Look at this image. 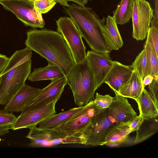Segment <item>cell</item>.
Returning <instances> with one entry per match:
<instances>
[{"label": "cell", "mask_w": 158, "mask_h": 158, "mask_svg": "<svg viewBox=\"0 0 158 158\" xmlns=\"http://www.w3.org/2000/svg\"><path fill=\"white\" fill-rule=\"evenodd\" d=\"M27 35L26 47L57 66L67 77L75 63L63 35L47 29L31 30Z\"/></svg>", "instance_id": "1"}, {"label": "cell", "mask_w": 158, "mask_h": 158, "mask_svg": "<svg viewBox=\"0 0 158 158\" xmlns=\"http://www.w3.org/2000/svg\"><path fill=\"white\" fill-rule=\"evenodd\" d=\"M92 50L98 53H109L112 50L102 35L101 29L105 18L101 19L91 8L73 3L64 8Z\"/></svg>", "instance_id": "2"}, {"label": "cell", "mask_w": 158, "mask_h": 158, "mask_svg": "<svg viewBox=\"0 0 158 158\" xmlns=\"http://www.w3.org/2000/svg\"><path fill=\"white\" fill-rule=\"evenodd\" d=\"M66 77L76 105L84 106L94 100L97 89L95 80L86 59L83 62L75 64Z\"/></svg>", "instance_id": "3"}, {"label": "cell", "mask_w": 158, "mask_h": 158, "mask_svg": "<svg viewBox=\"0 0 158 158\" xmlns=\"http://www.w3.org/2000/svg\"><path fill=\"white\" fill-rule=\"evenodd\" d=\"M30 59L12 68L1 76L0 105L6 104L25 84L31 73Z\"/></svg>", "instance_id": "4"}, {"label": "cell", "mask_w": 158, "mask_h": 158, "mask_svg": "<svg viewBox=\"0 0 158 158\" xmlns=\"http://www.w3.org/2000/svg\"><path fill=\"white\" fill-rule=\"evenodd\" d=\"M56 22L57 31L63 35L67 42L75 63L83 62L86 59V48L81 34L72 19L61 17Z\"/></svg>", "instance_id": "5"}, {"label": "cell", "mask_w": 158, "mask_h": 158, "mask_svg": "<svg viewBox=\"0 0 158 158\" xmlns=\"http://www.w3.org/2000/svg\"><path fill=\"white\" fill-rule=\"evenodd\" d=\"M119 123L110 114L108 108L93 116L88 127L83 133L88 137L86 145H104L108 131Z\"/></svg>", "instance_id": "6"}, {"label": "cell", "mask_w": 158, "mask_h": 158, "mask_svg": "<svg viewBox=\"0 0 158 158\" xmlns=\"http://www.w3.org/2000/svg\"><path fill=\"white\" fill-rule=\"evenodd\" d=\"M4 8L14 14L25 25L34 28H43L45 23L42 14L35 8L33 1L12 0L0 1Z\"/></svg>", "instance_id": "7"}, {"label": "cell", "mask_w": 158, "mask_h": 158, "mask_svg": "<svg viewBox=\"0 0 158 158\" xmlns=\"http://www.w3.org/2000/svg\"><path fill=\"white\" fill-rule=\"evenodd\" d=\"M105 109L98 107L92 101L67 122L56 128L66 136L83 133L90 124L92 118Z\"/></svg>", "instance_id": "8"}, {"label": "cell", "mask_w": 158, "mask_h": 158, "mask_svg": "<svg viewBox=\"0 0 158 158\" xmlns=\"http://www.w3.org/2000/svg\"><path fill=\"white\" fill-rule=\"evenodd\" d=\"M66 77L64 76L51 80V83L39 92L23 108L21 113L39 109L60 98L65 85Z\"/></svg>", "instance_id": "9"}, {"label": "cell", "mask_w": 158, "mask_h": 158, "mask_svg": "<svg viewBox=\"0 0 158 158\" xmlns=\"http://www.w3.org/2000/svg\"><path fill=\"white\" fill-rule=\"evenodd\" d=\"M154 10L148 1L135 0L131 17L132 37L137 40L145 39L153 16Z\"/></svg>", "instance_id": "10"}, {"label": "cell", "mask_w": 158, "mask_h": 158, "mask_svg": "<svg viewBox=\"0 0 158 158\" xmlns=\"http://www.w3.org/2000/svg\"><path fill=\"white\" fill-rule=\"evenodd\" d=\"M57 101H54L39 109L21 113L14 123L11 129L16 130L29 128L36 126L40 123L56 114L55 105Z\"/></svg>", "instance_id": "11"}, {"label": "cell", "mask_w": 158, "mask_h": 158, "mask_svg": "<svg viewBox=\"0 0 158 158\" xmlns=\"http://www.w3.org/2000/svg\"><path fill=\"white\" fill-rule=\"evenodd\" d=\"M109 53H100L92 50L86 53V59L94 76L97 89L104 83L106 77L114 64Z\"/></svg>", "instance_id": "12"}, {"label": "cell", "mask_w": 158, "mask_h": 158, "mask_svg": "<svg viewBox=\"0 0 158 158\" xmlns=\"http://www.w3.org/2000/svg\"><path fill=\"white\" fill-rule=\"evenodd\" d=\"M114 91L115 95L108 107L109 113L119 123L130 125L137 117V113L125 97Z\"/></svg>", "instance_id": "13"}, {"label": "cell", "mask_w": 158, "mask_h": 158, "mask_svg": "<svg viewBox=\"0 0 158 158\" xmlns=\"http://www.w3.org/2000/svg\"><path fill=\"white\" fill-rule=\"evenodd\" d=\"M132 71L130 66L114 61L113 66L106 77L104 83L107 84L114 91L117 92L120 87L130 78Z\"/></svg>", "instance_id": "14"}, {"label": "cell", "mask_w": 158, "mask_h": 158, "mask_svg": "<svg viewBox=\"0 0 158 158\" xmlns=\"http://www.w3.org/2000/svg\"><path fill=\"white\" fill-rule=\"evenodd\" d=\"M40 89L25 84L5 105L3 109L9 112H21Z\"/></svg>", "instance_id": "15"}, {"label": "cell", "mask_w": 158, "mask_h": 158, "mask_svg": "<svg viewBox=\"0 0 158 158\" xmlns=\"http://www.w3.org/2000/svg\"><path fill=\"white\" fill-rule=\"evenodd\" d=\"M102 32L107 44L112 50H117L123 45V41L114 15H108L106 24L101 27Z\"/></svg>", "instance_id": "16"}, {"label": "cell", "mask_w": 158, "mask_h": 158, "mask_svg": "<svg viewBox=\"0 0 158 158\" xmlns=\"http://www.w3.org/2000/svg\"><path fill=\"white\" fill-rule=\"evenodd\" d=\"M144 88L143 80L137 72L133 70L130 78L117 92L123 97L131 98L136 101Z\"/></svg>", "instance_id": "17"}, {"label": "cell", "mask_w": 158, "mask_h": 158, "mask_svg": "<svg viewBox=\"0 0 158 158\" xmlns=\"http://www.w3.org/2000/svg\"><path fill=\"white\" fill-rule=\"evenodd\" d=\"M29 128L30 131L26 137L30 140V145L32 147L40 140L53 141L66 136L56 128H41L36 126Z\"/></svg>", "instance_id": "18"}, {"label": "cell", "mask_w": 158, "mask_h": 158, "mask_svg": "<svg viewBox=\"0 0 158 158\" xmlns=\"http://www.w3.org/2000/svg\"><path fill=\"white\" fill-rule=\"evenodd\" d=\"M136 102L139 110V115L144 119L158 116V106L146 89H144Z\"/></svg>", "instance_id": "19"}, {"label": "cell", "mask_w": 158, "mask_h": 158, "mask_svg": "<svg viewBox=\"0 0 158 158\" xmlns=\"http://www.w3.org/2000/svg\"><path fill=\"white\" fill-rule=\"evenodd\" d=\"M46 66L34 69L30 73L27 79L30 81L52 80L60 78L64 75L61 70L56 65L50 62Z\"/></svg>", "instance_id": "20"}, {"label": "cell", "mask_w": 158, "mask_h": 158, "mask_svg": "<svg viewBox=\"0 0 158 158\" xmlns=\"http://www.w3.org/2000/svg\"><path fill=\"white\" fill-rule=\"evenodd\" d=\"M84 106L73 108L57 114H55L40 123L38 124V127L41 128H56L69 120L80 111Z\"/></svg>", "instance_id": "21"}, {"label": "cell", "mask_w": 158, "mask_h": 158, "mask_svg": "<svg viewBox=\"0 0 158 158\" xmlns=\"http://www.w3.org/2000/svg\"><path fill=\"white\" fill-rule=\"evenodd\" d=\"M130 133V124L119 123L108 131L104 145L116 144L123 142L127 140Z\"/></svg>", "instance_id": "22"}, {"label": "cell", "mask_w": 158, "mask_h": 158, "mask_svg": "<svg viewBox=\"0 0 158 158\" xmlns=\"http://www.w3.org/2000/svg\"><path fill=\"white\" fill-rule=\"evenodd\" d=\"M158 117L143 119L136 132L134 143L142 142L150 137L158 131Z\"/></svg>", "instance_id": "23"}, {"label": "cell", "mask_w": 158, "mask_h": 158, "mask_svg": "<svg viewBox=\"0 0 158 158\" xmlns=\"http://www.w3.org/2000/svg\"><path fill=\"white\" fill-rule=\"evenodd\" d=\"M135 0H121L113 11L117 24L124 25L129 22L131 18Z\"/></svg>", "instance_id": "24"}, {"label": "cell", "mask_w": 158, "mask_h": 158, "mask_svg": "<svg viewBox=\"0 0 158 158\" xmlns=\"http://www.w3.org/2000/svg\"><path fill=\"white\" fill-rule=\"evenodd\" d=\"M32 56V50L27 47L23 49L16 51L9 58L0 76L14 67L31 59Z\"/></svg>", "instance_id": "25"}, {"label": "cell", "mask_w": 158, "mask_h": 158, "mask_svg": "<svg viewBox=\"0 0 158 158\" xmlns=\"http://www.w3.org/2000/svg\"><path fill=\"white\" fill-rule=\"evenodd\" d=\"M143 48L146 55V75H150L154 77H158V56L151 44L146 41L144 43Z\"/></svg>", "instance_id": "26"}, {"label": "cell", "mask_w": 158, "mask_h": 158, "mask_svg": "<svg viewBox=\"0 0 158 158\" xmlns=\"http://www.w3.org/2000/svg\"><path fill=\"white\" fill-rule=\"evenodd\" d=\"M133 69L136 70L143 80L146 75V55L143 49L138 55L135 60L130 66Z\"/></svg>", "instance_id": "27"}, {"label": "cell", "mask_w": 158, "mask_h": 158, "mask_svg": "<svg viewBox=\"0 0 158 158\" xmlns=\"http://www.w3.org/2000/svg\"><path fill=\"white\" fill-rule=\"evenodd\" d=\"M60 143H79L86 145L88 139L84 133H78L66 136L58 139Z\"/></svg>", "instance_id": "28"}, {"label": "cell", "mask_w": 158, "mask_h": 158, "mask_svg": "<svg viewBox=\"0 0 158 158\" xmlns=\"http://www.w3.org/2000/svg\"><path fill=\"white\" fill-rule=\"evenodd\" d=\"M35 8L41 14L47 13L56 3L54 0H33Z\"/></svg>", "instance_id": "29"}, {"label": "cell", "mask_w": 158, "mask_h": 158, "mask_svg": "<svg viewBox=\"0 0 158 158\" xmlns=\"http://www.w3.org/2000/svg\"><path fill=\"white\" fill-rule=\"evenodd\" d=\"M146 41L151 44L158 56V28L152 27H149Z\"/></svg>", "instance_id": "30"}, {"label": "cell", "mask_w": 158, "mask_h": 158, "mask_svg": "<svg viewBox=\"0 0 158 158\" xmlns=\"http://www.w3.org/2000/svg\"><path fill=\"white\" fill-rule=\"evenodd\" d=\"M113 97L109 94L103 95L96 93L94 100V103L102 109L108 108L111 103Z\"/></svg>", "instance_id": "31"}, {"label": "cell", "mask_w": 158, "mask_h": 158, "mask_svg": "<svg viewBox=\"0 0 158 158\" xmlns=\"http://www.w3.org/2000/svg\"><path fill=\"white\" fill-rule=\"evenodd\" d=\"M17 117L12 112L0 110V126H11L15 122Z\"/></svg>", "instance_id": "32"}, {"label": "cell", "mask_w": 158, "mask_h": 158, "mask_svg": "<svg viewBox=\"0 0 158 158\" xmlns=\"http://www.w3.org/2000/svg\"><path fill=\"white\" fill-rule=\"evenodd\" d=\"M158 77H154L152 82L148 85L149 93L158 106Z\"/></svg>", "instance_id": "33"}, {"label": "cell", "mask_w": 158, "mask_h": 158, "mask_svg": "<svg viewBox=\"0 0 158 158\" xmlns=\"http://www.w3.org/2000/svg\"><path fill=\"white\" fill-rule=\"evenodd\" d=\"M143 118L139 115L134 120L130 125V129L131 132L137 130L143 120Z\"/></svg>", "instance_id": "34"}, {"label": "cell", "mask_w": 158, "mask_h": 158, "mask_svg": "<svg viewBox=\"0 0 158 158\" xmlns=\"http://www.w3.org/2000/svg\"><path fill=\"white\" fill-rule=\"evenodd\" d=\"M154 14L151 22V26L158 28V0H155Z\"/></svg>", "instance_id": "35"}, {"label": "cell", "mask_w": 158, "mask_h": 158, "mask_svg": "<svg viewBox=\"0 0 158 158\" xmlns=\"http://www.w3.org/2000/svg\"><path fill=\"white\" fill-rule=\"evenodd\" d=\"M9 59L6 55L0 54V74L6 67Z\"/></svg>", "instance_id": "36"}, {"label": "cell", "mask_w": 158, "mask_h": 158, "mask_svg": "<svg viewBox=\"0 0 158 158\" xmlns=\"http://www.w3.org/2000/svg\"><path fill=\"white\" fill-rule=\"evenodd\" d=\"M154 77L150 75H148L145 76L143 80V83L144 87L150 84L153 81Z\"/></svg>", "instance_id": "37"}, {"label": "cell", "mask_w": 158, "mask_h": 158, "mask_svg": "<svg viewBox=\"0 0 158 158\" xmlns=\"http://www.w3.org/2000/svg\"><path fill=\"white\" fill-rule=\"evenodd\" d=\"M11 129V126L2 127L0 126V136L8 133L9 132V130Z\"/></svg>", "instance_id": "38"}, {"label": "cell", "mask_w": 158, "mask_h": 158, "mask_svg": "<svg viewBox=\"0 0 158 158\" xmlns=\"http://www.w3.org/2000/svg\"><path fill=\"white\" fill-rule=\"evenodd\" d=\"M68 1H71L75 2L78 5L81 6H85L88 3L89 0H68Z\"/></svg>", "instance_id": "39"}, {"label": "cell", "mask_w": 158, "mask_h": 158, "mask_svg": "<svg viewBox=\"0 0 158 158\" xmlns=\"http://www.w3.org/2000/svg\"><path fill=\"white\" fill-rule=\"evenodd\" d=\"M57 3H59L61 5L68 7L69 5L68 3V0H54Z\"/></svg>", "instance_id": "40"}, {"label": "cell", "mask_w": 158, "mask_h": 158, "mask_svg": "<svg viewBox=\"0 0 158 158\" xmlns=\"http://www.w3.org/2000/svg\"><path fill=\"white\" fill-rule=\"evenodd\" d=\"M7 0H0V1H7Z\"/></svg>", "instance_id": "41"}, {"label": "cell", "mask_w": 158, "mask_h": 158, "mask_svg": "<svg viewBox=\"0 0 158 158\" xmlns=\"http://www.w3.org/2000/svg\"><path fill=\"white\" fill-rule=\"evenodd\" d=\"M1 79H2L1 77L0 76V83H1Z\"/></svg>", "instance_id": "42"}, {"label": "cell", "mask_w": 158, "mask_h": 158, "mask_svg": "<svg viewBox=\"0 0 158 158\" xmlns=\"http://www.w3.org/2000/svg\"><path fill=\"white\" fill-rule=\"evenodd\" d=\"M29 0V1H32L33 0Z\"/></svg>", "instance_id": "43"}, {"label": "cell", "mask_w": 158, "mask_h": 158, "mask_svg": "<svg viewBox=\"0 0 158 158\" xmlns=\"http://www.w3.org/2000/svg\"><path fill=\"white\" fill-rule=\"evenodd\" d=\"M90 0L91 1V0Z\"/></svg>", "instance_id": "44"}]
</instances>
